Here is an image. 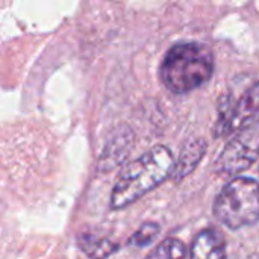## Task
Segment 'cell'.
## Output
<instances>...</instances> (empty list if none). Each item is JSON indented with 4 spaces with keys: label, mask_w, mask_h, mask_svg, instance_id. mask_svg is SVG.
<instances>
[{
    "label": "cell",
    "mask_w": 259,
    "mask_h": 259,
    "mask_svg": "<svg viewBox=\"0 0 259 259\" xmlns=\"http://www.w3.org/2000/svg\"><path fill=\"white\" fill-rule=\"evenodd\" d=\"M215 219L229 229L252 226L259 220V184L250 178H234L214 202Z\"/></svg>",
    "instance_id": "obj_3"
},
{
    "label": "cell",
    "mask_w": 259,
    "mask_h": 259,
    "mask_svg": "<svg viewBox=\"0 0 259 259\" xmlns=\"http://www.w3.org/2000/svg\"><path fill=\"white\" fill-rule=\"evenodd\" d=\"M259 120V82L252 85L234 105V134L243 126Z\"/></svg>",
    "instance_id": "obj_7"
},
{
    "label": "cell",
    "mask_w": 259,
    "mask_h": 259,
    "mask_svg": "<svg viewBox=\"0 0 259 259\" xmlns=\"http://www.w3.org/2000/svg\"><path fill=\"white\" fill-rule=\"evenodd\" d=\"M247 259H259V253H255V255H250Z\"/></svg>",
    "instance_id": "obj_12"
},
{
    "label": "cell",
    "mask_w": 259,
    "mask_h": 259,
    "mask_svg": "<svg viewBox=\"0 0 259 259\" xmlns=\"http://www.w3.org/2000/svg\"><path fill=\"white\" fill-rule=\"evenodd\" d=\"M206 147L208 146L202 138H193L184 144L179 158L176 159V165L173 171L175 181H182L196 170V167L199 165V162L203 159L206 153Z\"/></svg>",
    "instance_id": "obj_6"
},
{
    "label": "cell",
    "mask_w": 259,
    "mask_h": 259,
    "mask_svg": "<svg viewBox=\"0 0 259 259\" xmlns=\"http://www.w3.org/2000/svg\"><path fill=\"white\" fill-rule=\"evenodd\" d=\"M212 73V52L200 42L173 46L161 64V80L175 94H187L197 90L211 79Z\"/></svg>",
    "instance_id": "obj_2"
},
{
    "label": "cell",
    "mask_w": 259,
    "mask_h": 259,
    "mask_svg": "<svg viewBox=\"0 0 259 259\" xmlns=\"http://www.w3.org/2000/svg\"><path fill=\"white\" fill-rule=\"evenodd\" d=\"M79 247L80 250L91 259H105L111 256L118 246L112 243L108 238H99L91 235H82L79 238Z\"/></svg>",
    "instance_id": "obj_8"
},
{
    "label": "cell",
    "mask_w": 259,
    "mask_h": 259,
    "mask_svg": "<svg viewBox=\"0 0 259 259\" xmlns=\"http://www.w3.org/2000/svg\"><path fill=\"white\" fill-rule=\"evenodd\" d=\"M175 165L176 159L165 146H155L147 153L134 159L124 165L114 184L111 208L117 211L135 203L173 176Z\"/></svg>",
    "instance_id": "obj_1"
},
{
    "label": "cell",
    "mask_w": 259,
    "mask_h": 259,
    "mask_svg": "<svg viewBox=\"0 0 259 259\" xmlns=\"http://www.w3.org/2000/svg\"><path fill=\"white\" fill-rule=\"evenodd\" d=\"M259 158V120L238 129L215 161L220 175H240Z\"/></svg>",
    "instance_id": "obj_4"
},
{
    "label": "cell",
    "mask_w": 259,
    "mask_h": 259,
    "mask_svg": "<svg viewBox=\"0 0 259 259\" xmlns=\"http://www.w3.org/2000/svg\"><path fill=\"white\" fill-rule=\"evenodd\" d=\"M159 234V225L156 223H144L135 234L134 237L131 238V244L137 246V247H144V246H149L155 238L156 235Z\"/></svg>",
    "instance_id": "obj_11"
},
{
    "label": "cell",
    "mask_w": 259,
    "mask_h": 259,
    "mask_svg": "<svg viewBox=\"0 0 259 259\" xmlns=\"http://www.w3.org/2000/svg\"><path fill=\"white\" fill-rule=\"evenodd\" d=\"M191 259H228L226 243L222 234L215 229H203L193 240Z\"/></svg>",
    "instance_id": "obj_5"
},
{
    "label": "cell",
    "mask_w": 259,
    "mask_h": 259,
    "mask_svg": "<svg viewBox=\"0 0 259 259\" xmlns=\"http://www.w3.org/2000/svg\"><path fill=\"white\" fill-rule=\"evenodd\" d=\"M187 249L185 244L178 238H167L158 244L146 259H185Z\"/></svg>",
    "instance_id": "obj_9"
},
{
    "label": "cell",
    "mask_w": 259,
    "mask_h": 259,
    "mask_svg": "<svg viewBox=\"0 0 259 259\" xmlns=\"http://www.w3.org/2000/svg\"><path fill=\"white\" fill-rule=\"evenodd\" d=\"M129 143H131V132H121L118 134L108 146L103 158H102V165L106 164L108 165V161H112V156H123L124 153H127V147H129Z\"/></svg>",
    "instance_id": "obj_10"
}]
</instances>
